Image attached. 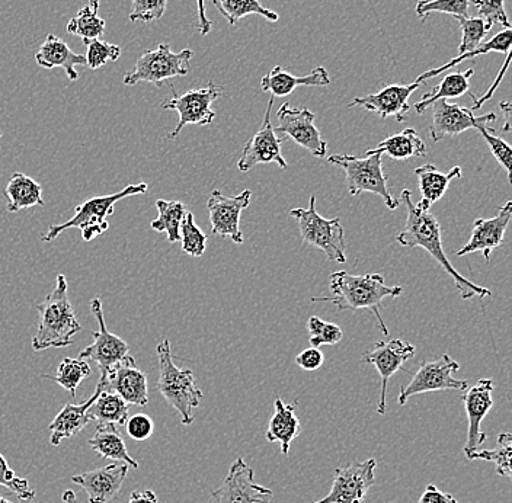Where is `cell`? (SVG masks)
<instances>
[{
	"label": "cell",
	"instance_id": "1",
	"mask_svg": "<svg viewBox=\"0 0 512 503\" xmlns=\"http://www.w3.org/2000/svg\"><path fill=\"white\" fill-rule=\"evenodd\" d=\"M402 201L406 205V210H408V219H406L405 229L396 236L399 245L408 249H425L430 253L432 258L446 269L447 274L453 278L463 300H469L475 296L491 297L492 293L488 288L472 283L453 267L443 249V237H441L443 229H441L437 217L430 211L416 207V204L412 201V192L408 189H403Z\"/></svg>",
	"mask_w": 512,
	"mask_h": 503
},
{
	"label": "cell",
	"instance_id": "2",
	"mask_svg": "<svg viewBox=\"0 0 512 503\" xmlns=\"http://www.w3.org/2000/svg\"><path fill=\"white\" fill-rule=\"evenodd\" d=\"M331 291L334 297H313V303H331L341 310H371L376 316L377 325L384 336L389 335L382 317L383 300L402 296L403 287H389L382 274L351 275L347 271L331 275Z\"/></svg>",
	"mask_w": 512,
	"mask_h": 503
},
{
	"label": "cell",
	"instance_id": "3",
	"mask_svg": "<svg viewBox=\"0 0 512 503\" xmlns=\"http://www.w3.org/2000/svg\"><path fill=\"white\" fill-rule=\"evenodd\" d=\"M37 310L40 319L37 333L31 342L34 351L73 345V338L82 331V326L70 303L66 275H57L56 287L43 303L37 304Z\"/></svg>",
	"mask_w": 512,
	"mask_h": 503
},
{
	"label": "cell",
	"instance_id": "4",
	"mask_svg": "<svg viewBox=\"0 0 512 503\" xmlns=\"http://www.w3.org/2000/svg\"><path fill=\"white\" fill-rule=\"evenodd\" d=\"M147 189H149V185L142 182V184L128 185V187L121 189L120 192H115V194L89 198L85 203L76 205L75 214L69 220L48 227L47 232L41 236V240L46 243L53 242L66 230L80 229L82 230L83 240L92 242L95 237L104 235L110 229L108 217L114 214V207L118 201L134 197V195L146 194Z\"/></svg>",
	"mask_w": 512,
	"mask_h": 503
},
{
	"label": "cell",
	"instance_id": "5",
	"mask_svg": "<svg viewBox=\"0 0 512 503\" xmlns=\"http://www.w3.org/2000/svg\"><path fill=\"white\" fill-rule=\"evenodd\" d=\"M156 354L159 360V393L181 415V424L190 426L195 419L194 410L200 406L204 394L198 389L191 370L176 367L168 339L156 346Z\"/></svg>",
	"mask_w": 512,
	"mask_h": 503
},
{
	"label": "cell",
	"instance_id": "6",
	"mask_svg": "<svg viewBox=\"0 0 512 503\" xmlns=\"http://www.w3.org/2000/svg\"><path fill=\"white\" fill-rule=\"evenodd\" d=\"M290 216L299 224L300 236L304 245L320 249L329 261L344 264L347 261L345 251V233L339 217L326 219L316 210V195L310 197L309 208H294Z\"/></svg>",
	"mask_w": 512,
	"mask_h": 503
},
{
	"label": "cell",
	"instance_id": "7",
	"mask_svg": "<svg viewBox=\"0 0 512 503\" xmlns=\"http://www.w3.org/2000/svg\"><path fill=\"white\" fill-rule=\"evenodd\" d=\"M328 162L339 166L347 175L348 191L352 197L371 192L379 195L390 211L399 207L400 201L395 200L387 185V176L383 169L382 153H366V158L352 155H332Z\"/></svg>",
	"mask_w": 512,
	"mask_h": 503
},
{
	"label": "cell",
	"instance_id": "8",
	"mask_svg": "<svg viewBox=\"0 0 512 503\" xmlns=\"http://www.w3.org/2000/svg\"><path fill=\"white\" fill-rule=\"evenodd\" d=\"M194 51L185 50L174 53L166 43L159 44L155 50L144 51L137 59L136 66L124 75L123 83L134 86L140 82L152 83L162 88L166 80L184 78L190 73V62Z\"/></svg>",
	"mask_w": 512,
	"mask_h": 503
},
{
	"label": "cell",
	"instance_id": "9",
	"mask_svg": "<svg viewBox=\"0 0 512 503\" xmlns=\"http://www.w3.org/2000/svg\"><path fill=\"white\" fill-rule=\"evenodd\" d=\"M174 98L163 102V110H172L178 112L179 121L175 130L168 134L169 140H175L181 133L182 128L187 126H210L216 118L211 105L223 94L222 86L210 82L206 88L191 89L185 94L178 95L172 88Z\"/></svg>",
	"mask_w": 512,
	"mask_h": 503
},
{
	"label": "cell",
	"instance_id": "10",
	"mask_svg": "<svg viewBox=\"0 0 512 503\" xmlns=\"http://www.w3.org/2000/svg\"><path fill=\"white\" fill-rule=\"evenodd\" d=\"M460 370L459 362L454 361L448 354L435 361H424L416 370L408 386H403L399 393V405H406L412 396L431 392H446V390H464L469 387L467 380H457L453 377Z\"/></svg>",
	"mask_w": 512,
	"mask_h": 503
},
{
	"label": "cell",
	"instance_id": "11",
	"mask_svg": "<svg viewBox=\"0 0 512 503\" xmlns=\"http://www.w3.org/2000/svg\"><path fill=\"white\" fill-rule=\"evenodd\" d=\"M91 312L96 322H98V331L92 333L94 342L86 346V348L80 352L79 357L82 358V360L94 361L95 364L98 365L101 377H105L115 365L126 360L128 355H130V348H128V344L124 339L108 331L107 325H105L102 301L99 297H95V299L91 301Z\"/></svg>",
	"mask_w": 512,
	"mask_h": 503
},
{
	"label": "cell",
	"instance_id": "12",
	"mask_svg": "<svg viewBox=\"0 0 512 503\" xmlns=\"http://www.w3.org/2000/svg\"><path fill=\"white\" fill-rule=\"evenodd\" d=\"M430 108L432 112L430 136L435 143L441 142L447 136H459L467 130L492 128L491 124L496 121L494 112L478 117L469 108L448 104L447 99H438Z\"/></svg>",
	"mask_w": 512,
	"mask_h": 503
},
{
	"label": "cell",
	"instance_id": "13",
	"mask_svg": "<svg viewBox=\"0 0 512 503\" xmlns=\"http://www.w3.org/2000/svg\"><path fill=\"white\" fill-rule=\"evenodd\" d=\"M278 124L274 127L277 134H287L303 149L309 150L319 159L326 158L328 144L322 139L319 128L315 124V114L303 108L291 107L283 104L277 112Z\"/></svg>",
	"mask_w": 512,
	"mask_h": 503
},
{
	"label": "cell",
	"instance_id": "14",
	"mask_svg": "<svg viewBox=\"0 0 512 503\" xmlns=\"http://www.w3.org/2000/svg\"><path fill=\"white\" fill-rule=\"evenodd\" d=\"M274 96H271L268 102L267 112H265L264 121L262 126L254 134L251 140L243 147L242 156L238 162L240 172H249L258 165H267V163H275L280 166V169L286 171L288 163L281 153V139L274 131L271 123L272 105H274Z\"/></svg>",
	"mask_w": 512,
	"mask_h": 503
},
{
	"label": "cell",
	"instance_id": "15",
	"mask_svg": "<svg viewBox=\"0 0 512 503\" xmlns=\"http://www.w3.org/2000/svg\"><path fill=\"white\" fill-rule=\"evenodd\" d=\"M251 198V189H245L235 197H226L219 189H214L207 201L211 233L216 236L229 237L236 245H242L243 233L240 230V216H242V211L251 204Z\"/></svg>",
	"mask_w": 512,
	"mask_h": 503
},
{
	"label": "cell",
	"instance_id": "16",
	"mask_svg": "<svg viewBox=\"0 0 512 503\" xmlns=\"http://www.w3.org/2000/svg\"><path fill=\"white\" fill-rule=\"evenodd\" d=\"M216 503H271L272 490L255 482V473L243 458H236L220 488L213 492Z\"/></svg>",
	"mask_w": 512,
	"mask_h": 503
},
{
	"label": "cell",
	"instance_id": "17",
	"mask_svg": "<svg viewBox=\"0 0 512 503\" xmlns=\"http://www.w3.org/2000/svg\"><path fill=\"white\" fill-rule=\"evenodd\" d=\"M376 460L357 461L344 469H336L331 492L315 503H363L374 485Z\"/></svg>",
	"mask_w": 512,
	"mask_h": 503
},
{
	"label": "cell",
	"instance_id": "18",
	"mask_svg": "<svg viewBox=\"0 0 512 503\" xmlns=\"http://www.w3.org/2000/svg\"><path fill=\"white\" fill-rule=\"evenodd\" d=\"M415 346L402 339H392V341H379L370 352L364 355V362L374 365L379 371L380 380H382V389H380L379 406L377 412L379 415H386V393L387 383L390 378L402 370L403 365L408 360L415 357Z\"/></svg>",
	"mask_w": 512,
	"mask_h": 503
},
{
	"label": "cell",
	"instance_id": "19",
	"mask_svg": "<svg viewBox=\"0 0 512 503\" xmlns=\"http://www.w3.org/2000/svg\"><path fill=\"white\" fill-rule=\"evenodd\" d=\"M494 387V381L491 378H480L475 386L467 387L464 390L462 399L467 421H469L467 441L463 448L466 457L478 451L480 445L485 444L488 440V434L480 429V425L494 406V399H492Z\"/></svg>",
	"mask_w": 512,
	"mask_h": 503
},
{
	"label": "cell",
	"instance_id": "20",
	"mask_svg": "<svg viewBox=\"0 0 512 503\" xmlns=\"http://www.w3.org/2000/svg\"><path fill=\"white\" fill-rule=\"evenodd\" d=\"M512 219V201H507L492 219H478L473 223L469 242L457 252V256L482 252L486 262L491 261V253L504 243L505 232Z\"/></svg>",
	"mask_w": 512,
	"mask_h": 503
},
{
	"label": "cell",
	"instance_id": "21",
	"mask_svg": "<svg viewBox=\"0 0 512 503\" xmlns=\"http://www.w3.org/2000/svg\"><path fill=\"white\" fill-rule=\"evenodd\" d=\"M99 381L111 392L117 393L128 405H149V386L143 371L137 368L136 361L131 355L126 360L115 365L105 377Z\"/></svg>",
	"mask_w": 512,
	"mask_h": 503
},
{
	"label": "cell",
	"instance_id": "22",
	"mask_svg": "<svg viewBox=\"0 0 512 503\" xmlns=\"http://www.w3.org/2000/svg\"><path fill=\"white\" fill-rule=\"evenodd\" d=\"M421 85L415 80L409 85L384 86L377 94L355 98L348 107H361L380 118L395 117L398 123H403L409 111V98Z\"/></svg>",
	"mask_w": 512,
	"mask_h": 503
},
{
	"label": "cell",
	"instance_id": "23",
	"mask_svg": "<svg viewBox=\"0 0 512 503\" xmlns=\"http://www.w3.org/2000/svg\"><path fill=\"white\" fill-rule=\"evenodd\" d=\"M127 473V464L112 463L110 466L73 476L72 482L85 490L89 503H107L120 493Z\"/></svg>",
	"mask_w": 512,
	"mask_h": 503
},
{
	"label": "cell",
	"instance_id": "24",
	"mask_svg": "<svg viewBox=\"0 0 512 503\" xmlns=\"http://www.w3.org/2000/svg\"><path fill=\"white\" fill-rule=\"evenodd\" d=\"M328 70L319 66L312 72L304 76H293L284 70L281 66H275L268 75L261 80V88L264 92H270L274 98H284L293 94L299 86H307V88H325L329 86Z\"/></svg>",
	"mask_w": 512,
	"mask_h": 503
},
{
	"label": "cell",
	"instance_id": "25",
	"mask_svg": "<svg viewBox=\"0 0 512 503\" xmlns=\"http://www.w3.org/2000/svg\"><path fill=\"white\" fill-rule=\"evenodd\" d=\"M104 387V384L98 381L95 393L92 394L89 399H86L85 402L80 403V405L67 403V405L60 410L59 415H57L50 426H48L51 431L50 444L53 445V447H59L63 440H69V438L75 437L82 429H85V426H88L89 422H91L88 410ZM105 389H107V387H105Z\"/></svg>",
	"mask_w": 512,
	"mask_h": 503
},
{
	"label": "cell",
	"instance_id": "26",
	"mask_svg": "<svg viewBox=\"0 0 512 503\" xmlns=\"http://www.w3.org/2000/svg\"><path fill=\"white\" fill-rule=\"evenodd\" d=\"M35 62L43 69H63L67 78L76 82L79 73L76 66H86L85 56L75 53L62 38L54 34H48L43 46L35 54Z\"/></svg>",
	"mask_w": 512,
	"mask_h": 503
},
{
	"label": "cell",
	"instance_id": "27",
	"mask_svg": "<svg viewBox=\"0 0 512 503\" xmlns=\"http://www.w3.org/2000/svg\"><path fill=\"white\" fill-rule=\"evenodd\" d=\"M418 176L419 189H421L422 200L416 204L421 210L430 211L432 205L440 201L446 195L448 187L454 179L462 178L463 171L460 166H454L448 173L438 171L434 165L419 166L415 171Z\"/></svg>",
	"mask_w": 512,
	"mask_h": 503
},
{
	"label": "cell",
	"instance_id": "28",
	"mask_svg": "<svg viewBox=\"0 0 512 503\" xmlns=\"http://www.w3.org/2000/svg\"><path fill=\"white\" fill-rule=\"evenodd\" d=\"M275 412L268 422V442H278L281 453L287 456L291 442L299 437L302 432L299 418L296 416L297 402L287 405L283 399H277L274 403Z\"/></svg>",
	"mask_w": 512,
	"mask_h": 503
},
{
	"label": "cell",
	"instance_id": "29",
	"mask_svg": "<svg viewBox=\"0 0 512 503\" xmlns=\"http://www.w3.org/2000/svg\"><path fill=\"white\" fill-rule=\"evenodd\" d=\"M5 197L8 198L6 210L9 213H19L32 207H43L46 201L43 198V188L31 176L16 172L9 179L5 188Z\"/></svg>",
	"mask_w": 512,
	"mask_h": 503
},
{
	"label": "cell",
	"instance_id": "30",
	"mask_svg": "<svg viewBox=\"0 0 512 503\" xmlns=\"http://www.w3.org/2000/svg\"><path fill=\"white\" fill-rule=\"evenodd\" d=\"M89 445L105 460L117 461L133 469H139V463L127 453L126 442L115 425H98L94 437L89 440Z\"/></svg>",
	"mask_w": 512,
	"mask_h": 503
},
{
	"label": "cell",
	"instance_id": "31",
	"mask_svg": "<svg viewBox=\"0 0 512 503\" xmlns=\"http://www.w3.org/2000/svg\"><path fill=\"white\" fill-rule=\"evenodd\" d=\"M370 153H384L395 160L422 158L428 155L427 144L419 137L414 128H405L398 134L387 137L379 146L367 150Z\"/></svg>",
	"mask_w": 512,
	"mask_h": 503
},
{
	"label": "cell",
	"instance_id": "32",
	"mask_svg": "<svg viewBox=\"0 0 512 503\" xmlns=\"http://www.w3.org/2000/svg\"><path fill=\"white\" fill-rule=\"evenodd\" d=\"M475 75V70L469 69L466 72H451L441 79L437 86L432 88L430 94L422 96L421 101L416 102L414 110L416 114H424L428 108L438 99H454L469 94L470 80Z\"/></svg>",
	"mask_w": 512,
	"mask_h": 503
},
{
	"label": "cell",
	"instance_id": "33",
	"mask_svg": "<svg viewBox=\"0 0 512 503\" xmlns=\"http://www.w3.org/2000/svg\"><path fill=\"white\" fill-rule=\"evenodd\" d=\"M511 46L512 30L508 28V30L498 32V34L494 35V37L486 41V43L480 44L476 50L470 51V53L459 54V56L454 57V59H451L450 62L444 64V66L437 67V69L427 70V72L422 73V75L416 78V82L424 83L425 80L437 78L441 73L459 66L464 60H472L475 59V57L483 56V54L491 53V51H494V53L508 54L511 51Z\"/></svg>",
	"mask_w": 512,
	"mask_h": 503
},
{
	"label": "cell",
	"instance_id": "34",
	"mask_svg": "<svg viewBox=\"0 0 512 503\" xmlns=\"http://www.w3.org/2000/svg\"><path fill=\"white\" fill-rule=\"evenodd\" d=\"M88 415L98 425H126L128 403L104 387L89 408Z\"/></svg>",
	"mask_w": 512,
	"mask_h": 503
},
{
	"label": "cell",
	"instance_id": "35",
	"mask_svg": "<svg viewBox=\"0 0 512 503\" xmlns=\"http://www.w3.org/2000/svg\"><path fill=\"white\" fill-rule=\"evenodd\" d=\"M156 208H158V217L150 223V227L155 232L166 233L169 242H179L182 220L185 219L188 213L185 204L181 201L158 200L156 201Z\"/></svg>",
	"mask_w": 512,
	"mask_h": 503
},
{
	"label": "cell",
	"instance_id": "36",
	"mask_svg": "<svg viewBox=\"0 0 512 503\" xmlns=\"http://www.w3.org/2000/svg\"><path fill=\"white\" fill-rule=\"evenodd\" d=\"M213 3L230 25L238 24L240 19L252 14L264 16L270 22L280 19L277 12L264 8L259 0H213Z\"/></svg>",
	"mask_w": 512,
	"mask_h": 503
},
{
	"label": "cell",
	"instance_id": "37",
	"mask_svg": "<svg viewBox=\"0 0 512 503\" xmlns=\"http://www.w3.org/2000/svg\"><path fill=\"white\" fill-rule=\"evenodd\" d=\"M66 30L70 35L82 38L83 44L88 46L92 40H98L104 35L105 21L91 6H83L79 14L70 19Z\"/></svg>",
	"mask_w": 512,
	"mask_h": 503
},
{
	"label": "cell",
	"instance_id": "38",
	"mask_svg": "<svg viewBox=\"0 0 512 503\" xmlns=\"http://www.w3.org/2000/svg\"><path fill=\"white\" fill-rule=\"evenodd\" d=\"M91 373V365H89L88 361L82 360V358H64L60 362L59 368H57L56 376L44 377L53 378L59 386H62L66 392L70 393V396H75L80 383L86 377L91 376Z\"/></svg>",
	"mask_w": 512,
	"mask_h": 503
},
{
	"label": "cell",
	"instance_id": "39",
	"mask_svg": "<svg viewBox=\"0 0 512 503\" xmlns=\"http://www.w3.org/2000/svg\"><path fill=\"white\" fill-rule=\"evenodd\" d=\"M511 453H512V435L510 432L499 434L498 442L494 450L475 451L469 454V460L491 461L495 464L496 474L501 477H511Z\"/></svg>",
	"mask_w": 512,
	"mask_h": 503
},
{
	"label": "cell",
	"instance_id": "40",
	"mask_svg": "<svg viewBox=\"0 0 512 503\" xmlns=\"http://www.w3.org/2000/svg\"><path fill=\"white\" fill-rule=\"evenodd\" d=\"M182 243V251L192 258H201L206 253L207 249V236L204 235L203 230L195 224L194 214L188 211L185 219L182 220L181 230H179Z\"/></svg>",
	"mask_w": 512,
	"mask_h": 503
},
{
	"label": "cell",
	"instance_id": "41",
	"mask_svg": "<svg viewBox=\"0 0 512 503\" xmlns=\"http://www.w3.org/2000/svg\"><path fill=\"white\" fill-rule=\"evenodd\" d=\"M460 28H462V41H460L459 54L470 53L476 50L480 44L488 37L492 28L486 24L485 19L479 16H467L459 18Z\"/></svg>",
	"mask_w": 512,
	"mask_h": 503
},
{
	"label": "cell",
	"instance_id": "42",
	"mask_svg": "<svg viewBox=\"0 0 512 503\" xmlns=\"http://www.w3.org/2000/svg\"><path fill=\"white\" fill-rule=\"evenodd\" d=\"M469 5L470 0H419L415 11L422 22H425L432 12L453 15L459 19L469 16Z\"/></svg>",
	"mask_w": 512,
	"mask_h": 503
},
{
	"label": "cell",
	"instance_id": "43",
	"mask_svg": "<svg viewBox=\"0 0 512 503\" xmlns=\"http://www.w3.org/2000/svg\"><path fill=\"white\" fill-rule=\"evenodd\" d=\"M307 329L310 333V345L313 348H319L322 345H336L344 338V332L338 325L331 322H325L318 316H312L307 322Z\"/></svg>",
	"mask_w": 512,
	"mask_h": 503
},
{
	"label": "cell",
	"instance_id": "44",
	"mask_svg": "<svg viewBox=\"0 0 512 503\" xmlns=\"http://www.w3.org/2000/svg\"><path fill=\"white\" fill-rule=\"evenodd\" d=\"M86 47H88V53H86L85 57L86 67H89L91 70L101 69L107 63L117 62L121 57L120 46L102 41L101 38L92 40Z\"/></svg>",
	"mask_w": 512,
	"mask_h": 503
},
{
	"label": "cell",
	"instance_id": "45",
	"mask_svg": "<svg viewBox=\"0 0 512 503\" xmlns=\"http://www.w3.org/2000/svg\"><path fill=\"white\" fill-rule=\"evenodd\" d=\"M0 486L11 490L21 501L31 502L35 499V490L30 488L28 480L16 476L2 454H0Z\"/></svg>",
	"mask_w": 512,
	"mask_h": 503
},
{
	"label": "cell",
	"instance_id": "46",
	"mask_svg": "<svg viewBox=\"0 0 512 503\" xmlns=\"http://www.w3.org/2000/svg\"><path fill=\"white\" fill-rule=\"evenodd\" d=\"M479 133L488 144L496 162L507 172L508 181H511L512 149L510 144L501 137L495 136L494 128H480Z\"/></svg>",
	"mask_w": 512,
	"mask_h": 503
},
{
	"label": "cell",
	"instance_id": "47",
	"mask_svg": "<svg viewBox=\"0 0 512 503\" xmlns=\"http://www.w3.org/2000/svg\"><path fill=\"white\" fill-rule=\"evenodd\" d=\"M478 9L479 18L485 19L489 27L501 25L504 30L511 28L510 19L505 11V0H470Z\"/></svg>",
	"mask_w": 512,
	"mask_h": 503
},
{
	"label": "cell",
	"instance_id": "48",
	"mask_svg": "<svg viewBox=\"0 0 512 503\" xmlns=\"http://www.w3.org/2000/svg\"><path fill=\"white\" fill-rule=\"evenodd\" d=\"M130 21L153 22L165 15L168 0H131Z\"/></svg>",
	"mask_w": 512,
	"mask_h": 503
},
{
	"label": "cell",
	"instance_id": "49",
	"mask_svg": "<svg viewBox=\"0 0 512 503\" xmlns=\"http://www.w3.org/2000/svg\"><path fill=\"white\" fill-rule=\"evenodd\" d=\"M126 429L128 437L133 438L134 441H146L152 437L155 424L149 416L137 413L127 419Z\"/></svg>",
	"mask_w": 512,
	"mask_h": 503
},
{
	"label": "cell",
	"instance_id": "50",
	"mask_svg": "<svg viewBox=\"0 0 512 503\" xmlns=\"http://www.w3.org/2000/svg\"><path fill=\"white\" fill-rule=\"evenodd\" d=\"M323 362H325V355L322 354L319 348H313V346L304 349L296 357V364L304 371L319 370Z\"/></svg>",
	"mask_w": 512,
	"mask_h": 503
},
{
	"label": "cell",
	"instance_id": "51",
	"mask_svg": "<svg viewBox=\"0 0 512 503\" xmlns=\"http://www.w3.org/2000/svg\"><path fill=\"white\" fill-rule=\"evenodd\" d=\"M510 60H511V51L507 54V59H505L504 66H502L501 72L498 73V76H496L495 82L492 83L491 88H489V91L486 92L485 95L482 96L480 99H476L475 96H473V107L470 108L472 111H478L480 108L483 107V104H486V102L489 101V99L494 96L496 88H498L499 83L502 82V79H504L505 73H507L508 67H510Z\"/></svg>",
	"mask_w": 512,
	"mask_h": 503
},
{
	"label": "cell",
	"instance_id": "52",
	"mask_svg": "<svg viewBox=\"0 0 512 503\" xmlns=\"http://www.w3.org/2000/svg\"><path fill=\"white\" fill-rule=\"evenodd\" d=\"M418 503H459L451 493L441 492L435 485H428Z\"/></svg>",
	"mask_w": 512,
	"mask_h": 503
},
{
	"label": "cell",
	"instance_id": "53",
	"mask_svg": "<svg viewBox=\"0 0 512 503\" xmlns=\"http://www.w3.org/2000/svg\"><path fill=\"white\" fill-rule=\"evenodd\" d=\"M197 8H198V30H200L201 35L206 37V35L210 34L211 24L210 19L207 18L206 14V0H197Z\"/></svg>",
	"mask_w": 512,
	"mask_h": 503
},
{
	"label": "cell",
	"instance_id": "54",
	"mask_svg": "<svg viewBox=\"0 0 512 503\" xmlns=\"http://www.w3.org/2000/svg\"><path fill=\"white\" fill-rule=\"evenodd\" d=\"M128 503H159L155 492L152 490H143V492H133L130 495Z\"/></svg>",
	"mask_w": 512,
	"mask_h": 503
},
{
	"label": "cell",
	"instance_id": "55",
	"mask_svg": "<svg viewBox=\"0 0 512 503\" xmlns=\"http://www.w3.org/2000/svg\"><path fill=\"white\" fill-rule=\"evenodd\" d=\"M499 108H501L502 111H504V118H505V126L504 131H510L511 130V104L507 101H502L501 104H499Z\"/></svg>",
	"mask_w": 512,
	"mask_h": 503
},
{
	"label": "cell",
	"instance_id": "56",
	"mask_svg": "<svg viewBox=\"0 0 512 503\" xmlns=\"http://www.w3.org/2000/svg\"><path fill=\"white\" fill-rule=\"evenodd\" d=\"M63 502L64 503H78L76 502V493L73 490H66L63 493Z\"/></svg>",
	"mask_w": 512,
	"mask_h": 503
},
{
	"label": "cell",
	"instance_id": "57",
	"mask_svg": "<svg viewBox=\"0 0 512 503\" xmlns=\"http://www.w3.org/2000/svg\"><path fill=\"white\" fill-rule=\"evenodd\" d=\"M99 3H101V0H89V6H91L95 12H98Z\"/></svg>",
	"mask_w": 512,
	"mask_h": 503
},
{
	"label": "cell",
	"instance_id": "58",
	"mask_svg": "<svg viewBox=\"0 0 512 503\" xmlns=\"http://www.w3.org/2000/svg\"><path fill=\"white\" fill-rule=\"evenodd\" d=\"M0 503H12V502L8 501V499L2 498V496H0Z\"/></svg>",
	"mask_w": 512,
	"mask_h": 503
},
{
	"label": "cell",
	"instance_id": "59",
	"mask_svg": "<svg viewBox=\"0 0 512 503\" xmlns=\"http://www.w3.org/2000/svg\"><path fill=\"white\" fill-rule=\"evenodd\" d=\"M0 139H2V131H0Z\"/></svg>",
	"mask_w": 512,
	"mask_h": 503
}]
</instances>
